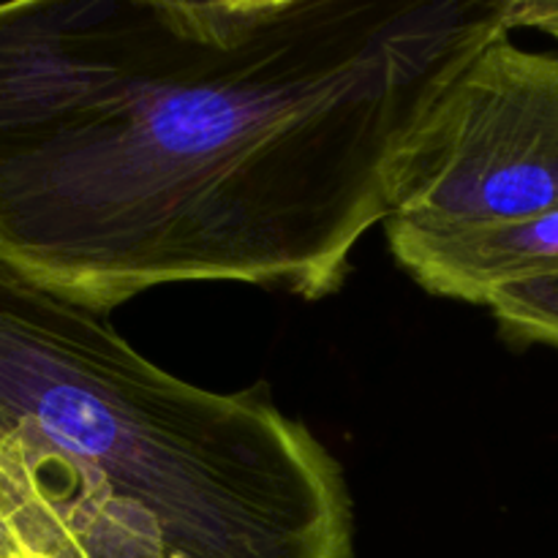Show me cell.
Listing matches in <instances>:
<instances>
[{"mask_svg":"<svg viewBox=\"0 0 558 558\" xmlns=\"http://www.w3.org/2000/svg\"><path fill=\"white\" fill-rule=\"evenodd\" d=\"M558 207V54L490 38L398 150L387 218L499 223ZM385 218V221H387Z\"/></svg>","mask_w":558,"mask_h":558,"instance_id":"3","label":"cell"},{"mask_svg":"<svg viewBox=\"0 0 558 558\" xmlns=\"http://www.w3.org/2000/svg\"><path fill=\"white\" fill-rule=\"evenodd\" d=\"M488 308L510 341L558 349V278L499 289Z\"/></svg>","mask_w":558,"mask_h":558,"instance_id":"5","label":"cell"},{"mask_svg":"<svg viewBox=\"0 0 558 558\" xmlns=\"http://www.w3.org/2000/svg\"><path fill=\"white\" fill-rule=\"evenodd\" d=\"M0 558H76L58 523L14 483L0 485Z\"/></svg>","mask_w":558,"mask_h":558,"instance_id":"6","label":"cell"},{"mask_svg":"<svg viewBox=\"0 0 558 558\" xmlns=\"http://www.w3.org/2000/svg\"><path fill=\"white\" fill-rule=\"evenodd\" d=\"M512 0L0 3V262L109 314L169 283L336 292L398 150Z\"/></svg>","mask_w":558,"mask_h":558,"instance_id":"1","label":"cell"},{"mask_svg":"<svg viewBox=\"0 0 558 558\" xmlns=\"http://www.w3.org/2000/svg\"><path fill=\"white\" fill-rule=\"evenodd\" d=\"M281 3H289V0H254V11L272 9V5H281Z\"/></svg>","mask_w":558,"mask_h":558,"instance_id":"9","label":"cell"},{"mask_svg":"<svg viewBox=\"0 0 558 558\" xmlns=\"http://www.w3.org/2000/svg\"><path fill=\"white\" fill-rule=\"evenodd\" d=\"M156 3L185 11V14H202V16L245 14V11H254V0H156Z\"/></svg>","mask_w":558,"mask_h":558,"instance_id":"8","label":"cell"},{"mask_svg":"<svg viewBox=\"0 0 558 558\" xmlns=\"http://www.w3.org/2000/svg\"><path fill=\"white\" fill-rule=\"evenodd\" d=\"M0 472L76 558H354L347 474L308 425L178 379L3 262Z\"/></svg>","mask_w":558,"mask_h":558,"instance_id":"2","label":"cell"},{"mask_svg":"<svg viewBox=\"0 0 558 558\" xmlns=\"http://www.w3.org/2000/svg\"><path fill=\"white\" fill-rule=\"evenodd\" d=\"M398 265L439 298L488 305L499 289L558 278V207L499 223L387 218Z\"/></svg>","mask_w":558,"mask_h":558,"instance_id":"4","label":"cell"},{"mask_svg":"<svg viewBox=\"0 0 558 558\" xmlns=\"http://www.w3.org/2000/svg\"><path fill=\"white\" fill-rule=\"evenodd\" d=\"M507 27H526L558 41V0H512L507 9Z\"/></svg>","mask_w":558,"mask_h":558,"instance_id":"7","label":"cell"},{"mask_svg":"<svg viewBox=\"0 0 558 558\" xmlns=\"http://www.w3.org/2000/svg\"><path fill=\"white\" fill-rule=\"evenodd\" d=\"M5 483H11V480H9V477H5V474H3V472H0V485H5Z\"/></svg>","mask_w":558,"mask_h":558,"instance_id":"10","label":"cell"}]
</instances>
